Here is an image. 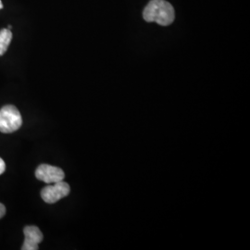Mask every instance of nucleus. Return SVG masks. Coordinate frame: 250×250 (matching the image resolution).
Returning a JSON list of instances; mask_svg holds the SVG:
<instances>
[{
	"label": "nucleus",
	"instance_id": "nucleus-5",
	"mask_svg": "<svg viewBox=\"0 0 250 250\" xmlns=\"http://www.w3.org/2000/svg\"><path fill=\"white\" fill-rule=\"evenodd\" d=\"M24 232V243L21 247L22 250H37L38 245L43 241V233L36 226H26L23 230Z\"/></svg>",
	"mask_w": 250,
	"mask_h": 250
},
{
	"label": "nucleus",
	"instance_id": "nucleus-7",
	"mask_svg": "<svg viewBox=\"0 0 250 250\" xmlns=\"http://www.w3.org/2000/svg\"><path fill=\"white\" fill-rule=\"evenodd\" d=\"M5 170H6L5 161H3V160L0 158V175L5 171Z\"/></svg>",
	"mask_w": 250,
	"mask_h": 250
},
{
	"label": "nucleus",
	"instance_id": "nucleus-9",
	"mask_svg": "<svg viewBox=\"0 0 250 250\" xmlns=\"http://www.w3.org/2000/svg\"><path fill=\"white\" fill-rule=\"evenodd\" d=\"M3 8V4H2V2H1V0H0V9Z\"/></svg>",
	"mask_w": 250,
	"mask_h": 250
},
{
	"label": "nucleus",
	"instance_id": "nucleus-8",
	"mask_svg": "<svg viewBox=\"0 0 250 250\" xmlns=\"http://www.w3.org/2000/svg\"><path fill=\"white\" fill-rule=\"evenodd\" d=\"M5 214H6V207L0 203V219L3 218Z\"/></svg>",
	"mask_w": 250,
	"mask_h": 250
},
{
	"label": "nucleus",
	"instance_id": "nucleus-2",
	"mask_svg": "<svg viewBox=\"0 0 250 250\" xmlns=\"http://www.w3.org/2000/svg\"><path fill=\"white\" fill-rule=\"evenodd\" d=\"M22 125V118L18 108L12 105L4 106L0 109V132L11 134L18 131Z\"/></svg>",
	"mask_w": 250,
	"mask_h": 250
},
{
	"label": "nucleus",
	"instance_id": "nucleus-6",
	"mask_svg": "<svg viewBox=\"0 0 250 250\" xmlns=\"http://www.w3.org/2000/svg\"><path fill=\"white\" fill-rule=\"evenodd\" d=\"M11 40L12 33L9 28L0 30V56H3L7 52Z\"/></svg>",
	"mask_w": 250,
	"mask_h": 250
},
{
	"label": "nucleus",
	"instance_id": "nucleus-4",
	"mask_svg": "<svg viewBox=\"0 0 250 250\" xmlns=\"http://www.w3.org/2000/svg\"><path fill=\"white\" fill-rule=\"evenodd\" d=\"M36 177L45 184H54L63 181L64 171L61 168L48 164H41L36 170Z\"/></svg>",
	"mask_w": 250,
	"mask_h": 250
},
{
	"label": "nucleus",
	"instance_id": "nucleus-1",
	"mask_svg": "<svg viewBox=\"0 0 250 250\" xmlns=\"http://www.w3.org/2000/svg\"><path fill=\"white\" fill-rule=\"evenodd\" d=\"M143 17L147 22H157L162 26L171 24L175 18L173 7L165 0H151L144 9Z\"/></svg>",
	"mask_w": 250,
	"mask_h": 250
},
{
	"label": "nucleus",
	"instance_id": "nucleus-3",
	"mask_svg": "<svg viewBox=\"0 0 250 250\" xmlns=\"http://www.w3.org/2000/svg\"><path fill=\"white\" fill-rule=\"evenodd\" d=\"M71 188L70 186L63 182H58L54 184H49V186L45 187L41 191L42 199L47 204H54L59 200L62 199L70 194Z\"/></svg>",
	"mask_w": 250,
	"mask_h": 250
}]
</instances>
